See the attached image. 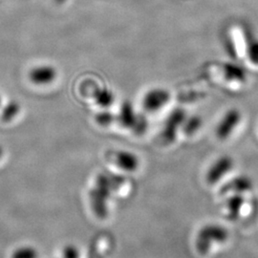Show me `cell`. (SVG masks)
<instances>
[{
	"label": "cell",
	"mask_w": 258,
	"mask_h": 258,
	"mask_svg": "<svg viewBox=\"0 0 258 258\" xmlns=\"http://www.w3.org/2000/svg\"><path fill=\"white\" fill-rule=\"evenodd\" d=\"M114 189L109 174L101 173L97 176L95 185L89 192V198L93 212L101 219H104L108 214V200Z\"/></svg>",
	"instance_id": "cell-1"
},
{
	"label": "cell",
	"mask_w": 258,
	"mask_h": 258,
	"mask_svg": "<svg viewBox=\"0 0 258 258\" xmlns=\"http://www.w3.org/2000/svg\"><path fill=\"white\" fill-rule=\"evenodd\" d=\"M229 239V231L220 225L210 224L203 227L196 236L195 247L197 251L205 255L208 254L213 245L223 244Z\"/></svg>",
	"instance_id": "cell-2"
},
{
	"label": "cell",
	"mask_w": 258,
	"mask_h": 258,
	"mask_svg": "<svg viewBox=\"0 0 258 258\" xmlns=\"http://www.w3.org/2000/svg\"><path fill=\"white\" fill-rule=\"evenodd\" d=\"M185 119H186L185 112L180 108L174 109L168 115L161 135L164 143L169 145L175 141L177 132L183 126V123Z\"/></svg>",
	"instance_id": "cell-3"
},
{
	"label": "cell",
	"mask_w": 258,
	"mask_h": 258,
	"mask_svg": "<svg viewBox=\"0 0 258 258\" xmlns=\"http://www.w3.org/2000/svg\"><path fill=\"white\" fill-rule=\"evenodd\" d=\"M242 114L238 109L232 108L227 111L216 127V136L220 140L229 138L231 133L239 125Z\"/></svg>",
	"instance_id": "cell-4"
},
{
	"label": "cell",
	"mask_w": 258,
	"mask_h": 258,
	"mask_svg": "<svg viewBox=\"0 0 258 258\" xmlns=\"http://www.w3.org/2000/svg\"><path fill=\"white\" fill-rule=\"evenodd\" d=\"M170 100V93L164 88H153L145 94L143 107L148 112H156L163 108Z\"/></svg>",
	"instance_id": "cell-5"
},
{
	"label": "cell",
	"mask_w": 258,
	"mask_h": 258,
	"mask_svg": "<svg viewBox=\"0 0 258 258\" xmlns=\"http://www.w3.org/2000/svg\"><path fill=\"white\" fill-rule=\"evenodd\" d=\"M233 166H234V162L231 157H220L210 167L207 173V182L210 184L219 183L222 178H224L231 171Z\"/></svg>",
	"instance_id": "cell-6"
},
{
	"label": "cell",
	"mask_w": 258,
	"mask_h": 258,
	"mask_svg": "<svg viewBox=\"0 0 258 258\" xmlns=\"http://www.w3.org/2000/svg\"><path fill=\"white\" fill-rule=\"evenodd\" d=\"M57 72L53 66L43 65L33 68L29 73L30 81L37 85H46L53 83Z\"/></svg>",
	"instance_id": "cell-7"
},
{
	"label": "cell",
	"mask_w": 258,
	"mask_h": 258,
	"mask_svg": "<svg viewBox=\"0 0 258 258\" xmlns=\"http://www.w3.org/2000/svg\"><path fill=\"white\" fill-rule=\"evenodd\" d=\"M114 160L118 167L127 172L137 170L140 166V160L138 157L129 151H124V150L118 151L115 154Z\"/></svg>",
	"instance_id": "cell-8"
},
{
	"label": "cell",
	"mask_w": 258,
	"mask_h": 258,
	"mask_svg": "<svg viewBox=\"0 0 258 258\" xmlns=\"http://www.w3.org/2000/svg\"><path fill=\"white\" fill-rule=\"evenodd\" d=\"M252 181L246 176H239L232 179L231 182L223 186V194H242L247 192L252 188Z\"/></svg>",
	"instance_id": "cell-9"
},
{
	"label": "cell",
	"mask_w": 258,
	"mask_h": 258,
	"mask_svg": "<svg viewBox=\"0 0 258 258\" xmlns=\"http://www.w3.org/2000/svg\"><path fill=\"white\" fill-rule=\"evenodd\" d=\"M138 116L134 110L132 103L124 102L120 106L119 115L117 116V120L120 122V125L124 128L133 129L138 120Z\"/></svg>",
	"instance_id": "cell-10"
},
{
	"label": "cell",
	"mask_w": 258,
	"mask_h": 258,
	"mask_svg": "<svg viewBox=\"0 0 258 258\" xmlns=\"http://www.w3.org/2000/svg\"><path fill=\"white\" fill-rule=\"evenodd\" d=\"M223 75L228 82L245 83L247 80V72L241 65L232 62H226L222 67Z\"/></svg>",
	"instance_id": "cell-11"
},
{
	"label": "cell",
	"mask_w": 258,
	"mask_h": 258,
	"mask_svg": "<svg viewBox=\"0 0 258 258\" xmlns=\"http://www.w3.org/2000/svg\"><path fill=\"white\" fill-rule=\"evenodd\" d=\"M244 37L246 40V51L249 61L258 66V38L254 37L251 32L245 29Z\"/></svg>",
	"instance_id": "cell-12"
},
{
	"label": "cell",
	"mask_w": 258,
	"mask_h": 258,
	"mask_svg": "<svg viewBox=\"0 0 258 258\" xmlns=\"http://www.w3.org/2000/svg\"><path fill=\"white\" fill-rule=\"evenodd\" d=\"M95 102L103 108L109 107L115 101L113 92L107 88H97L94 90L92 95Z\"/></svg>",
	"instance_id": "cell-13"
},
{
	"label": "cell",
	"mask_w": 258,
	"mask_h": 258,
	"mask_svg": "<svg viewBox=\"0 0 258 258\" xmlns=\"http://www.w3.org/2000/svg\"><path fill=\"white\" fill-rule=\"evenodd\" d=\"M245 199L242 194H233L227 200L226 207L231 219H236L239 216L242 207L244 206Z\"/></svg>",
	"instance_id": "cell-14"
},
{
	"label": "cell",
	"mask_w": 258,
	"mask_h": 258,
	"mask_svg": "<svg viewBox=\"0 0 258 258\" xmlns=\"http://www.w3.org/2000/svg\"><path fill=\"white\" fill-rule=\"evenodd\" d=\"M20 112V105L19 102H10L7 105L2 109L1 112V119L3 121L9 122L14 120Z\"/></svg>",
	"instance_id": "cell-15"
},
{
	"label": "cell",
	"mask_w": 258,
	"mask_h": 258,
	"mask_svg": "<svg viewBox=\"0 0 258 258\" xmlns=\"http://www.w3.org/2000/svg\"><path fill=\"white\" fill-rule=\"evenodd\" d=\"M202 126V119L198 116L186 118L183 123V130L186 135H194Z\"/></svg>",
	"instance_id": "cell-16"
},
{
	"label": "cell",
	"mask_w": 258,
	"mask_h": 258,
	"mask_svg": "<svg viewBox=\"0 0 258 258\" xmlns=\"http://www.w3.org/2000/svg\"><path fill=\"white\" fill-rule=\"evenodd\" d=\"M12 258H37V249L33 247H21L13 252Z\"/></svg>",
	"instance_id": "cell-17"
},
{
	"label": "cell",
	"mask_w": 258,
	"mask_h": 258,
	"mask_svg": "<svg viewBox=\"0 0 258 258\" xmlns=\"http://www.w3.org/2000/svg\"><path fill=\"white\" fill-rule=\"evenodd\" d=\"M115 120L116 116H114L112 113L107 111H103L96 115V121L102 126H107Z\"/></svg>",
	"instance_id": "cell-18"
},
{
	"label": "cell",
	"mask_w": 258,
	"mask_h": 258,
	"mask_svg": "<svg viewBox=\"0 0 258 258\" xmlns=\"http://www.w3.org/2000/svg\"><path fill=\"white\" fill-rule=\"evenodd\" d=\"M63 258H81L80 250L74 245H67L63 249Z\"/></svg>",
	"instance_id": "cell-19"
},
{
	"label": "cell",
	"mask_w": 258,
	"mask_h": 258,
	"mask_svg": "<svg viewBox=\"0 0 258 258\" xmlns=\"http://www.w3.org/2000/svg\"><path fill=\"white\" fill-rule=\"evenodd\" d=\"M147 128H148V121L144 117L139 115L138 120L136 121V124L134 125L132 130L137 134H143L147 130Z\"/></svg>",
	"instance_id": "cell-20"
},
{
	"label": "cell",
	"mask_w": 258,
	"mask_h": 258,
	"mask_svg": "<svg viewBox=\"0 0 258 258\" xmlns=\"http://www.w3.org/2000/svg\"><path fill=\"white\" fill-rule=\"evenodd\" d=\"M88 258H103L102 257V253L98 250V249H96L95 247H91V249H90V251H89V255H88Z\"/></svg>",
	"instance_id": "cell-21"
},
{
	"label": "cell",
	"mask_w": 258,
	"mask_h": 258,
	"mask_svg": "<svg viewBox=\"0 0 258 258\" xmlns=\"http://www.w3.org/2000/svg\"><path fill=\"white\" fill-rule=\"evenodd\" d=\"M3 153H4V151H3V148H2V147H0V159L2 158V156H3Z\"/></svg>",
	"instance_id": "cell-22"
},
{
	"label": "cell",
	"mask_w": 258,
	"mask_h": 258,
	"mask_svg": "<svg viewBox=\"0 0 258 258\" xmlns=\"http://www.w3.org/2000/svg\"><path fill=\"white\" fill-rule=\"evenodd\" d=\"M1 102H2V101H1V97H0V104H1Z\"/></svg>",
	"instance_id": "cell-23"
}]
</instances>
